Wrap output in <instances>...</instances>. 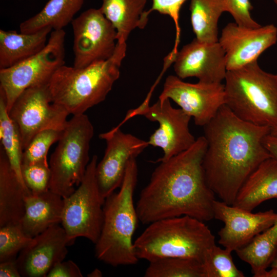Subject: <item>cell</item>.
Segmentation results:
<instances>
[{"label": "cell", "mask_w": 277, "mask_h": 277, "mask_svg": "<svg viewBox=\"0 0 277 277\" xmlns=\"http://www.w3.org/2000/svg\"><path fill=\"white\" fill-rule=\"evenodd\" d=\"M270 133L273 135H277V127L271 129Z\"/></svg>", "instance_id": "41"}, {"label": "cell", "mask_w": 277, "mask_h": 277, "mask_svg": "<svg viewBox=\"0 0 277 277\" xmlns=\"http://www.w3.org/2000/svg\"><path fill=\"white\" fill-rule=\"evenodd\" d=\"M207 148L204 136L187 150L160 162L136 204L144 224L188 215L203 222L214 218V193L209 187L202 163Z\"/></svg>", "instance_id": "1"}, {"label": "cell", "mask_w": 277, "mask_h": 277, "mask_svg": "<svg viewBox=\"0 0 277 277\" xmlns=\"http://www.w3.org/2000/svg\"><path fill=\"white\" fill-rule=\"evenodd\" d=\"M277 41V28L273 24L251 28L235 23L222 30L219 42L224 49L227 71L241 68L258 58Z\"/></svg>", "instance_id": "16"}, {"label": "cell", "mask_w": 277, "mask_h": 277, "mask_svg": "<svg viewBox=\"0 0 277 277\" xmlns=\"http://www.w3.org/2000/svg\"><path fill=\"white\" fill-rule=\"evenodd\" d=\"M53 29L45 27L32 33L0 30V69L15 66L36 54L47 45Z\"/></svg>", "instance_id": "21"}, {"label": "cell", "mask_w": 277, "mask_h": 277, "mask_svg": "<svg viewBox=\"0 0 277 277\" xmlns=\"http://www.w3.org/2000/svg\"><path fill=\"white\" fill-rule=\"evenodd\" d=\"M126 50V43H117L114 54L107 60L82 68L61 66L48 83L51 102L75 115L104 101L120 77Z\"/></svg>", "instance_id": "3"}, {"label": "cell", "mask_w": 277, "mask_h": 277, "mask_svg": "<svg viewBox=\"0 0 277 277\" xmlns=\"http://www.w3.org/2000/svg\"><path fill=\"white\" fill-rule=\"evenodd\" d=\"M84 0H50L36 14L19 25V32L32 33L45 27L63 29L71 23Z\"/></svg>", "instance_id": "24"}, {"label": "cell", "mask_w": 277, "mask_h": 277, "mask_svg": "<svg viewBox=\"0 0 277 277\" xmlns=\"http://www.w3.org/2000/svg\"><path fill=\"white\" fill-rule=\"evenodd\" d=\"M203 127L206 182L222 201L232 205L247 177L271 157L263 143L271 128L240 119L225 104Z\"/></svg>", "instance_id": "2"}, {"label": "cell", "mask_w": 277, "mask_h": 277, "mask_svg": "<svg viewBox=\"0 0 277 277\" xmlns=\"http://www.w3.org/2000/svg\"><path fill=\"white\" fill-rule=\"evenodd\" d=\"M169 98L177 104L195 125L204 127L225 104L224 84L198 82L190 83L176 75L167 77L159 100Z\"/></svg>", "instance_id": "13"}, {"label": "cell", "mask_w": 277, "mask_h": 277, "mask_svg": "<svg viewBox=\"0 0 277 277\" xmlns=\"http://www.w3.org/2000/svg\"><path fill=\"white\" fill-rule=\"evenodd\" d=\"M97 159V155L93 156L78 188L64 199L61 224L70 245L78 237L85 238L95 244L102 231L105 199L95 176Z\"/></svg>", "instance_id": "8"}, {"label": "cell", "mask_w": 277, "mask_h": 277, "mask_svg": "<svg viewBox=\"0 0 277 277\" xmlns=\"http://www.w3.org/2000/svg\"><path fill=\"white\" fill-rule=\"evenodd\" d=\"M93 135L94 128L87 115H73L50 156V190L63 199L73 193L75 186H78L84 177Z\"/></svg>", "instance_id": "7"}, {"label": "cell", "mask_w": 277, "mask_h": 277, "mask_svg": "<svg viewBox=\"0 0 277 277\" xmlns=\"http://www.w3.org/2000/svg\"><path fill=\"white\" fill-rule=\"evenodd\" d=\"M87 276L89 277H100L102 276V271L98 268H95L90 273L87 274Z\"/></svg>", "instance_id": "39"}, {"label": "cell", "mask_w": 277, "mask_h": 277, "mask_svg": "<svg viewBox=\"0 0 277 277\" xmlns=\"http://www.w3.org/2000/svg\"><path fill=\"white\" fill-rule=\"evenodd\" d=\"M71 24L74 67L84 68L113 55L117 45L116 31L100 9L86 10Z\"/></svg>", "instance_id": "12"}, {"label": "cell", "mask_w": 277, "mask_h": 277, "mask_svg": "<svg viewBox=\"0 0 277 277\" xmlns=\"http://www.w3.org/2000/svg\"><path fill=\"white\" fill-rule=\"evenodd\" d=\"M0 140L10 164L24 188L30 191L23 181L22 172L23 148L18 128L10 117L5 95L0 88Z\"/></svg>", "instance_id": "27"}, {"label": "cell", "mask_w": 277, "mask_h": 277, "mask_svg": "<svg viewBox=\"0 0 277 277\" xmlns=\"http://www.w3.org/2000/svg\"><path fill=\"white\" fill-rule=\"evenodd\" d=\"M235 252L241 260L251 266L254 277H261L277 255V220Z\"/></svg>", "instance_id": "25"}, {"label": "cell", "mask_w": 277, "mask_h": 277, "mask_svg": "<svg viewBox=\"0 0 277 277\" xmlns=\"http://www.w3.org/2000/svg\"><path fill=\"white\" fill-rule=\"evenodd\" d=\"M190 21L195 38L202 42H219L218 22L225 12L222 0H190Z\"/></svg>", "instance_id": "26"}, {"label": "cell", "mask_w": 277, "mask_h": 277, "mask_svg": "<svg viewBox=\"0 0 277 277\" xmlns=\"http://www.w3.org/2000/svg\"><path fill=\"white\" fill-rule=\"evenodd\" d=\"M232 251L215 244L207 249L202 264L204 277H244V273L235 266Z\"/></svg>", "instance_id": "29"}, {"label": "cell", "mask_w": 277, "mask_h": 277, "mask_svg": "<svg viewBox=\"0 0 277 277\" xmlns=\"http://www.w3.org/2000/svg\"><path fill=\"white\" fill-rule=\"evenodd\" d=\"M8 113L18 128L23 150L39 132L47 129L64 130L70 114L63 107L51 102L48 83L24 90Z\"/></svg>", "instance_id": "11"}, {"label": "cell", "mask_w": 277, "mask_h": 277, "mask_svg": "<svg viewBox=\"0 0 277 277\" xmlns=\"http://www.w3.org/2000/svg\"><path fill=\"white\" fill-rule=\"evenodd\" d=\"M263 143L271 157L277 161V135L269 133L265 136Z\"/></svg>", "instance_id": "37"}, {"label": "cell", "mask_w": 277, "mask_h": 277, "mask_svg": "<svg viewBox=\"0 0 277 277\" xmlns=\"http://www.w3.org/2000/svg\"><path fill=\"white\" fill-rule=\"evenodd\" d=\"M26 190L12 169L2 147L0 149V227L19 224L25 212Z\"/></svg>", "instance_id": "22"}, {"label": "cell", "mask_w": 277, "mask_h": 277, "mask_svg": "<svg viewBox=\"0 0 277 277\" xmlns=\"http://www.w3.org/2000/svg\"><path fill=\"white\" fill-rule=\"evenodd\" d=\"M33 239L25 233L20 223L1 227L0 262L16 259V255Z\"/></svg>", "instance_id": "31"}, {"label": "cell", "mask_w": 277, "mask_h": 277, "mask_svg": "<svg viewBox=\"0 0 277 277\" xmlns=\"http://www.w3.org/2000/svg\"><path fill=\"white\" fill-rule=\"evenodd\" d=\"M274 3L277 5V0H273Z\"/></svg>", "instance_id": "42"}, {"label": "cell", "mask_w": 277, "mask_h": 277, "mask_svg": "<svg viewBox=\"0 0 277 277\" xmlns=\"http://www.w3.org/2000/svg\"><path fill=\"white\" fill-rule=\"evenodd\" d=\"M77 265L71 260L63 261L55 264L46 277H82Z\"/></svg>", "instance_id": "35"}, {"label": "cell", "mask_w": 277, "mask_h": 277, "mask_svg": "<svg viewBox=\"0 0 277 277\" xmlns=\"http://www.w3.org/2000/svg\"><path fill=\"white\" fill-rule=\"evenodd\" d=\"M99 8L117 33V43L126 41L135 28L143 29L149 14L144 9L147 0H102Z\"/></svg>", "instance_id": "23"}, {"label": "cell", "mask_w": 277, "mask_h": 277, "mask_svg": "<svg viewBox=\"0 0 277 277\" xmlns=\"http://www.w3.org/2000/svg\"><path fill=\"white\" fill-rule=\"evenodd\" d=\"M106 143L102 160L97 164L95 176L102 197L105 199L121 186L129 160L136 158L149 146L148 141L123 132L118 126L101 133Z\"/></svg>", "instance_id": "14"}, {"label": "cell", "mask_w": 277, "mask_h": 277, "mask_svg": "<svg viewBox=\"0 0 277 277\" xmlns=\"http://www.w3.org/2000/svg\"><path fill=\"white\" fill-rule=\"evenodd\" d=\"M69 245L66 231L59 224L35 236L16 259L21 276H46L55 264L64 261Z\"/></svg>", "instance_id": "18"}, {"label": "cell", "mask_w": 277, "mask_h": 277, "mask_svg": "<svg viewBox=\"0 0 277 277\" xmlns=\"http://www.w3.org/2000/svg\"><path fill=\"white\" fill-rule=\"evenodd\" d=\"M173 63L176 75L182 80L194 77L201 82L222 83L227 72L225 53L219 42L195 38L178 51Z\"/></svg>", "instance_id": "17"}, {"label": "cell", "mask_w": 277, "mask_h": 277, "mask_svg": "<svg viewBox=\"0 0 277 277\" xmlns=\"http://www.w3.org/2000/svg\"><path fill=\"white\" fill-rule=\"evenodd\" d=\"M187 0H152L151 8L147 13L150 14L156 11L161 14L168 15L174 22L176 30L174 46L173 50L178 51L180 42L181 28L179 25L180 12L183 4Z\"/></svg>", "instance_id": "34"}, {"label": "cell", "mask_w": 277, "mask_h": 277, "mask_svg": "<svg viewBox=\"0 0 277 277\" xmlns=\"http://www.w3.org/2000/svg\"><path fill=\"white\" fill-rule=\"evenodd\" d=\"M225 105L240 119L251 124L277 127V74L262 70L257 61L227 71Z\"/></svg>", "instance_id": "6"}, {"label": "cell", "mask_w": 277, "mask_h": 277, "mask_svg": "<svg viewBox=\"0 0 277 277\" xmlns=\"http://www.w3.org/2000/svg\"><path fill=\"white\" fill-rule=\"evenodd\" d=\"M63 130L47 129L35 135L23 150L22 164H48L47 154L50 147L61 138Z\"/></svg>", "instance_id": "30"}, {"label": "cell", "mask_w": 277, "mask_h": 277, "mask_svg": "<svg viewBox=\"0 0 277 277\" xmlns=\"http://www.w3.org/2000/svg\"><path fill=\"white\" fill-rule=\"evenodd\" d=\"M152 90L144 101L137 107L130 109L125 119L142 115L152 122H157L159 128L147 141L149 145L160 147L163 155L156 162L168 160L187 150L196 139L190 131L189 124L191 117L181 108L172 107L170 100H159L150 106Z\"/></svg>", "instance_id": "10"}, {"label": "cell", "mask_w": 277, "mask_h": 277, "mask_svg": "<svg viewBox=\"0 0 277 277\" xmlns=\"http://www.w3.org/2000/svg\"><path fill=\"white\" fill-rule=\"evenodd\" d=\"M137 176L136 158L132 157L118 191L105 199L103 224L95 244V254L98 260L113 267L134 265L139 260L132 240L139 221L133 201Z\"/></svg>", "instance_id": "4"}, {"label": "cell", "mask_w": 277, "mask_h": 277, "mask_svg": "<svg viewBox=\"0 0 277 277\" xmlns=\"http://www.w3.org/2000/svg\"><path fill=\"white\" fill-rule=\"evenodd\" d=\"M269 270L265 271L261 277H277V268L271 267Z\"/></svg>", "instance_id": "38"}, {"label": "cell", "mask_w": 277, "mask_h": 277, "mask_svg": "<svg viewBox=\"0 0 277 277\" xmlns=\"http://www.w3.org/2000/svg\"><path fill=\"white\" fill-rule=\"evenodd\" d=\"M225 12H229L238 25L255 28L261 26L251 17L253 7L250 0H222Z\"/></svg>", "instance_id": "33"}, {"label": "cell", "mask_w": 277, "mask_h": 277, "mask_svg": "<svg viewBox=\"0 0 277 277\" xmlns=\"http://www.w3.org/2000/svg\"><path fill=\"white\" fill-rule=\"evenodd\" d=\"M215 244V236L204 222L183 215L149 224L133 245L137 258L149 262L167 257L190 258L202 262L206 250Z\"/></svg>", "instance_id": "5"}, {"label": "cell", "mask_w": 277, "mask_h": 277, "mask_svg": "<svg viewBox=\"0 0 277 277\" xmlns=\"http://www.w3.org/2000/svg\"><path fill=\"white\" fill-rule=\"evenodd\" d=\"M213 212L214 218L224 224L218 232V243L232 252L247 245L277 220V213L273 210L253 213L215 200Z\"/></svg>", "instance_id": "15"}, {"label": "cell", "mask_w": 277, "mask_h": 277, "mask_svg": "<svg viewBox=\"0 0 277 277\" xmlns=\"http://www.w3.org/2000/svg\"><path fill=\"white\" fill-rule=\"evenodd\" d=\"M271 267H275V268H277V255L276 256H275L274 261H273V262L272 263L271 266H270Z\"/></svg>", "instance_id": "40"}, {"label": "cell", "mask_w": 277, "mask_h": 277, "mask_svg": "<svg viewBox=\"0 0 277 277\" xmlns=\"http://www.w3.org/2000/svg\"><path fill=\"white\" fill-rule=\"evenodd\" d=\"M65 36L64 29L53 30L39 52L11 67L0 69V88L5 93L8 111L24 90L48 83L55 72L65 65Z\"/></svg>", "instance_id": "9"}, {"label": "cell", "mask_w": 277, "mask_h": 277, "mask_svg": "<svg viewBox=\"0 0 277 277\" xmlns=\"http://www.w3.org/2000/svg\"><path fill=\"white\" fill-rule=\"evenodd\" d=\"M16 259H11L0 262L1 277L21 276Z\"/></svg>", "instance_id": "36"}, {"label": "cell", "mask_w": 277, "mask_h": 277, "mask_svg": "<svg viewBox=\"0 0 277 277\" xmlns=\"http://www.w3.org/2000/svg\"><path fill=\"white\" fill-rule=\"evenodd\" d=\"M273 199H277V161L270 157L247 177L232 205L252 211L264 202Z\"/></svg>", "instance_id": "20"}, {"label": "cell", "mask_w": 277, "mask_h": 277, "mask_svg": "<svg viewBox=\"0 0 277 277\" xmlns=\"http://www.w3.org/2000/svg\"><path fill=\"white\" fill-rule=\"evenodd\" d=\"M145 277H204L202 262L195 259L167 257L151 262Z\"/></svg>", "instance_id": "28"}, {"label": "cell", "mask_w": 277, "mask_h": 277, "mask_svg": "<svg viewBox=\"0 0 277 277\" xmlns=\"http://www.w3.org/2000/svg\"><path fill=\"white\" fill-rule=\"evenodd\" d=\"M21 172L24 183L32 194L50 190L51 171L48 163L22 164Z\"/></svg>", "instance_id": "32"}, {"label": "cell", "mask_w": 277, "mask_h": 277, "mask_svg": "<svg viewBox=\"0 0 277 277\" xmlns=\"http://www.w3.org/2000/svg\"><path fill=\"white\" fill-rule=\"evenodd\" d=\"M64 199L49 190L25 196V212L20 222L25 233L34 238L50 227L62 223Z\"/></svg>", "instance_id": "19"}]
</instances>
